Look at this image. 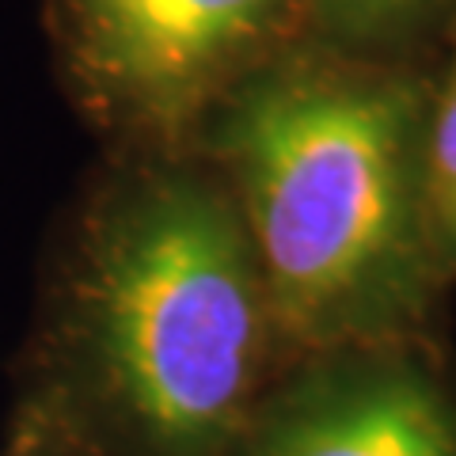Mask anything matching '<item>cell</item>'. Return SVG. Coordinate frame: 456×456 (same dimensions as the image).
Listing matches in <instances>:
<instances>
[{
	"label": "cell",
	"mask_w": 456,
	"mask_h": 456,
	"mask_svg": "<svg viewBox=\"0 0 456 456\" xmlns=\"http://www.w3.org/2000/svg\"><path fill=\"white\" fill-rule=\"evenodd\" d=\"M281 362L217 167L194 145L99 149L42 244L4 426L69 456H232Z\"/></svg>",
	"instance_id": "obj_1"
},
{
	"label": "cell",
	"mask_w": 456,
	"mask_h": 456,
	"mask_svg": "<svg viewBox=\"0 0 456 456\" xmlns=\"http://www.w3.org/2000/svg\"><path fill=\"white\" fill-rule=\"evenodd\" d=\"M426 69L301 42L198 126L191 145L248 228L285 358L445 338L422 213Z\"/></svg>",
	"instance_id": "obj_2"
},
{
	"label": "cell",
	"mask_w": 456,
	"mask_h": 456,
	"mask_svg": "<svg viewBox=\"0 0 456 456\" xmlns=\"http://www.w3.org/2000/svg\"><path fill=\"white\" fill-rule=\"evenodd\" d=\"M42 35L99 149H171L308 42V20L305 0H42Z\"/></svg>",
	"instance_id": "obj_3"
},
{
	"label": "cell",
	"mask_w": 456,
	"mask_h": 456,
	"mask_svg": "<svg viewBox=\"0 0 456 456\" xmlns=\"http://www.w3.org/2000/svg\"><path fill=\"white\" fill-rule=\"evenodd\" d=\"M232 456H456L449 338L293 354L259 395Z\"/></svg>",
	"instance_id": "obj_4"
},
{
	"label": "cell",
	"mask_w": 456,
	"mask_h": 456,
	"mask_svg": "<svg viewBox=\"0 0 456 456\" xmlns=\"http://www.w3.org/2000/svg\"><path fill=\"white\" fill-rule=\"evenodd\" d=\"M308 42L354 57L419 61L456 23V0H305Z\"/></svg>",
	"instance_id": "obj_5"
},
{
	"label": "cell",
	"mask_w": 456,
	"mask_h": 456,
	"mask_svg": "<svg viewBox=\"0 0 456 456\" xmlns=\"http://www.w3.org/2000/svg\"><path fill=\"white\" fill-rule=\"evenodd\" d=\"M422 213L445 289H456V23L430 53L422 114Z\"/></svg>",
	"instance_id": "obj_6"
},
{
	"label": "cell",
	"mask_w": 456,
	"mask_h": 456,
	"mask_svg": "<svg viewBox=\"0 0 456 456\" xmlns=\"http://www.w3.org/2000/svg\"><path fill=\"white\" fill-rule=\"evenodd\" d=\"M0 456H69L61 445L38 437V434H27V430H8L4 426V441H0Z\"/></svg>",
	"instance_id": "obj_7"
}]
</instances>
